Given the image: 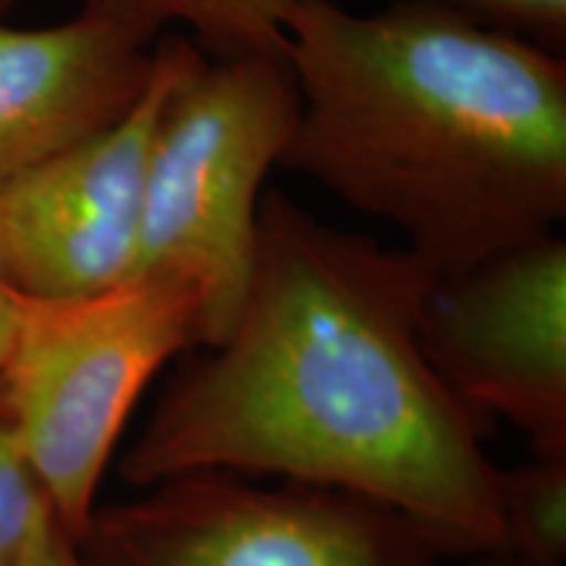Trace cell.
<instances>
[{
    "label": "cell",
    "instance_id": "4fadbf2b",
    "mask_svg": "<svg viewBox=\"0 0 566 566\" xmlns=\"http://www.w3.org/2000/svg\"><path fill=\"white\" fill-rule=\"evenodd\" d=\"M21 566H87L82 558L80 543L71 537L51 509H45L34 527L30 548Z\"/></svg>",
    "mask_w": 566,
    "mask_h": 566
},
{
    "label": "cell",
    "instance_id": "2e32d148",
    "mask_svg": "<svg viewBox=\"0 0 566 566\" xmlns=\"http://www.w3.org/2000/svg\"><path fill=\"white\" fill-rule=\"evenodd\" d=\"M13 6H17V0H0V19H6V13H9Z\"/></svg>",
    "mask_w": 566,
    "mask_h": 566
},
{
    "label": "cell",
    "instance_id": "5b68a950",
    "mask_svg": "<svg viewBox=\"0 0 566 566\" xmlns=\"http://www.w3.org/2000/svg\"><path fill=\"white\" fill-rule=\"evenodd\" d=\"M87 566H438L391 509L336 488L192 472L97 506Z\"/></svg>",
    "mask_w": 566,
    "mask_h": 566
},
{
    "label": "cell",
    "instance_id": "8992f818",
    "mask_svg": "<svg viewBox=\"0 0 566 566\" xmlns=\"http://www.w3.org/2000/svg\"><path fill=\"white\" fill-rule=\"evenodd\" d=\"M200 48L155 40L139 103L108 132L0 184V283L21 300H80L118 286L137 260L142 184L168 92Z\"/></svg>",
    "mask_w": 566,
    "mask_h": 566
},
{
    "label": "cell",
    "instance_id": "9a60e30c",
    "mask_svg": "<svg viewBox=\"0 0 566 566\" xmlns=\"http://www.w3.org/2000/svg\"><path fill=\"white\" fill-rule=\"evenodd\" d=\"M472 566H527L525 562H520V558L509 556L501 551V554H488V556H475L472 558Z\"/></svg>",
    "mask_w": 566,
    "mask_h": 566
},
{
    "label": "cell",
    "instance_id": "6da1fadb",
    "mask_svg": "<svg viewBox=\"0 0 566 566\" xmlns=\"http://www.w3.org/2000/svg\"><path fill=\"white\" fill-rule=\"evenodd\" d=\"M433 281L407 247L268 192L237 317L171 373L122 478L137 491L192 472L336 488L391 509L441 556L501 554V467L420 342Z\"/></svg>",
    "mask_w": 566,
    "mask_h": 566
},
{
    "label": "cell",
    "instance_id": "30bf717a",
    "mask_svg": "<svg viewBox=\"0 0 566 566\" xmlns=\"http://www.w3.org/2000/svg\"><path fill=\"white\" fill-rule=\"evenodd\" d=\"M504 554L527 566L566 562V457H533L499 483Z\"/></svg>",
    "mask_w": 566,
    "mask_h": 566
},
{
    "label": "cell",
    "instance_id": "277c9868",
    "mask_svg": "<svg viewBox=\"0 0 566 566\" xmlns=\"http://www.w3.org/2000/svg\"><path fill=\"white\" fill-rule=\"evenodd\" d=\"M300 116L283 55L202 51L153 129L142 184L137 273H174L205 294L200 346L221 342L252 273L263 187Z\"/></svg>",
    "mask_w": 566,
    "mask_h": 566
},
{
    "label": "cell",
    "instance_id": "ba28073f",
    "mask_svg": "<svg viewBox=\"0 0 566 566\" xmlns=\"http://www.w3.org/2000/svg\"><path fill=\"white\" fill-rule=\"evenodd\" d=\"M153 71L155 45L92 13L51 27L0 19V184L116 126Z\"/></svg>",
    "mask_w": 566,
    "mask_h": 566
},
{
    "label": "cell",
    "instance_id": "7c38bea8",
    "mask_svg": "<svg viewBox=\"0 0 566 566\" xmlns=\"http://www.w3.org/2000/svg\"><path fill=\"white\" fill-rule=\"evenodd\" d=\"M495 30L562 53L566 45V0H443Z\"/></svg>",
    "mask_w": 566,
    "mask_h": 566
},
{
    "label": "cell",
    "instance_id": "3957f363",
    "mask_svg": "<svg viewBox=\"0 0 566 566\" xmlns=\"http://www.w3.org/2000/svg\"><path fill=\"white\" fill-rule=\"evenodd\" d=\"M205 336V294L174 273H137L80 300H24L0 367V420L48 509L80 541L132 409Z\"/></svg>",
    "mask_w": 566,
    "mask_h": 566
},
{
    "label": "cell",
    "instance_id": "8fae6325",
    "mask_svg": "<svg viewBox=\"0 0 566 566\" xmlns=\"http://www.w3.org/2000/svg\"><path fill=\"white\" fill-rule=\"evenodd\" d=\"M48 509L38 480L0 420V566L24 564L32 533Z\"/></svg>",
    "mask_w": 566,
    "mask_h": 566
},
{
    "label": "cell",
    "instance_id": "5bb4252c",
    "mask_svg": "<svg viewBox=\"0 0 566 566\" xmlns=\"http://www.w3.org/2000/svg\"><path fill=\"white\" fill-rule=\"evenodd\" d=\"M21 313H24V300L0 283V367L6 365V359L11 354L13 338H17L21 323Z\"/></svg>",
    "mask_w": 566,
    "mask_h": 566
},
{
    "label": "cell",
    "instance_id": "9c48e42d",
    "mask_svg": "<svg viewBox=\"0 0 566 566\" xmlns=\"http://www.w3.org/2000/svg\"><path fill=\"white\" fill-rule=\"evenodd\" d=\"M292 0H82L84 13L155 45L166 27L184 24L210 59L281 55Z\"/></svg>",
    "mask_w": 566,
    "mask_h": 566
},
{
    "label": "cell",
    "instance_id": "52a82bcc",
    "mask_svg": "<svg viewBox=\"0 0 566 566\" xmlns=\"http://www.w3.org/2000/svg\"><path fill=\"white\" fill-rule=\"evenodd\" d=\"M420 342L480 420L514 424L537 457H566V242L556 231L436 279Z\"/></svg>",
    "mask_w": 566,
    "mask_h": 566
},
{
    "label": "cell",
    "instance_id": "7a4b0ae2",
    "mask_svg": "<svg viewBox=\"0 0 566 566\" xmlns=\"http://www.w3.org/2000/svg\"><path fill=\"white\" fill-rule=\"evenodd\" d=\"M300 116L281 168L407 239L433 279L566 216V63L443 0H292Z\"/></svg>",
    "mask_w": 566,
    "mask_h": 566
}]
</instances>
